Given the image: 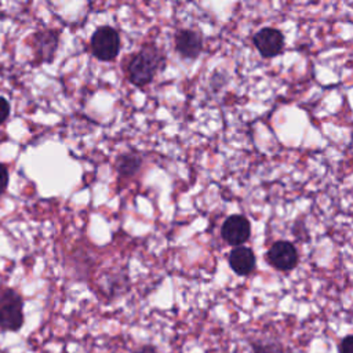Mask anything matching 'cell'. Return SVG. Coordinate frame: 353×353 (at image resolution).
<instances>
[{
  "label": "cell",
  "mask_w": 353,
  "mask_h": 353,
  "mask_svg": "<svg viewBox=\"0 0 353 353\" xmlns=\"http://www.w3.org/2000/svg\"><path fill=\"white\" fill-rule=\"evenodd\" d=\"M165 66L164 52L154 44H145L125 61V74L131 84L145 87L149 84L156 73Z\"/></svg>",
  "instance_id": "obj_1"
},
{
  "label": "cell",
  "mask_w": 353,
  "mask_h": 353,
  "mask_svg": "<svg viewBox=\"0 0 353 353\" xmlns=\"http://www.w3.org/2000/svg\"><path fill=\"white\" fill-rule=\"evenodd\" d=\"M23 324V301L12 288L0 290V328L18 331Z\"/></svg>",
  "instance_id": "obj_2"
},
{
  "label": "cell",
  "mask_w": 353,
  "mask_h": 353,
  "mask_svg": "<svg viewBox=\"0 0 353 353\" xmlns=\"http://www.w3.org/2000/svg\"><path fill=\"white\" fill-rule=\"evenodd\" d=\"M91 51L99 61H113L121 47L120 33L112 26H99L91 36Z\"/></svg>",
  "instance_id": "obj_3"
},
{
  "label": "cell",
  "mask_w": 353,
  "mask_h": 353,
  "mask_svg": "<svg viewBox=\"0 0 353 353\" xmlns=\"http://www.w3.org/2000/svg\"><path fill=\"white\" fill-rule=\"evenodd\" d=\"M266 259L274 269L287 272L298 265V251L292 243L279 240L268 250Z\"/></svg>",
  "instance_id": "obj_4"
},
{
  "label": "cell",
  "mask_w": 353,
  "mask_h": 353,
  "mask_svg": "<svg viewBox=\"0 0 353 353\" xmlns=\"http://www.w3.org/2000/svg\"><path fill=\"white\" fill-rule=\"evenodd\" d=\"M250 234H251L250 221L244 215H239V214L228 216L221 228L222 239L233 247L243 245L250 239Z\"/></svg>",
  "instance_id": "obj_5"
},
{
  "label": "cell",
  "mask_w": 353,
  "mask_h": 353,
  "mask_svg": "<svg viewBox=\"0 0 353 353\" xmlns=\"http://www.w3.org/2000/svg\"><path fill=\"white\" fill-rule=\"evenodd\" d=\"M174 43L176 52L183 59H196L203 51V34L190 28L176 30Z\"/></svg>",
  "instance_id": "obj_6"
},
{
  "label": "cell",
  "mask_w": 353,
  "mask_h": 353,
  "mask_svg": "<svg viewBox=\"0 0 353 353\" xmlns=\"http://www.w3.org/2000/svg\"><path fill=\"white\" fill-rule=\"evenodd\" d=\"M254 46L263 58H273L284 48V36L279 29L262 28L252 37Z\"/></svg>",
  "instance_id": "obj_7"
},
{
  "label": "cell",
  "mask_w": 353,
  "mask_h": 353,
  "mask_svg": "<svg viewBox=\"0 0 353 353\" xmlns=\"http://www.w3.org/2000/svg\"><path fill=\"white\" fill-rule=\"evenodd\" d=\"M59 33L57 30H39L32 36V48L39 63L51 62L58 48Z\"/></svg>",
  "instance_id": "obj_8"
},
{
  "label": "cell",
  "mask_w": 353,
  "mask_h": 353,
  "mask_svg": "<svg viewBox=\"0 0 353 353\" xmlns=\"http://www.w3.org/2000/svg\"><path fill=\"white\" fill-rule=\"evenodd\" d=\"M255 254L251 248L240 245L234 247L229 254V266L239 276H248L255 269Z\"/></svg>",
  "instance_id": "obj_9"
},
{
  "label": "cell",
  "mask_w": 353,
  "mask_h": 353,
  "mask_svg": "<svg viewBox=\"0 0 353 353\" xmlns=\"http://www.w3.org/2000/svg\"><path fill=\"white\" fill-rule=\"evenodd\" d=\"M142 165V157L138 153H124L116 159V170L120 176H132Z\"/></svg>",
  "instance_id": "obj_10"
},
{
  "label": "cell",
  "mask_w": 353,
  "mask_h": 353,
  "mask_svg": "<svg viewBox=\"0 0 353 353\" xmlns=\"http://www.w3.org/2000/svg\"><path fill=\"white\" fill-rule=\"evenodd\" d=\"M8 170L4 164L0 163V196L7 190L8 186Z\"/></svg>",
  "instance_id": "obj_11"
},
{
  "label": "cell",
  "mask_w": 353,
  "mask_h": 353,
  "mask_svg": "<svg viewBox=\"0 0 353 353\" xmlns=\"http://www.w3.org/2000/svg\"><path fill=\"white\" fill-rule=\"evenodd\" d=\"M10 116V102L4 98L0 97V124H3Z\"/></svg>",
  "instance_id": "obj_12"
},
{
  "label": "cell",
  "mask_w": 353,
  "mask_h": 353,
  "mask_svg": "<svg viewBox=\"0 0 353 353\" xmlns=\"http://www.w3.org/2000/svg\"><path fill=\"white\" fill-rule=\"evenodd\" d=\"M339 353H353V335H347L339 342Z\"/></svg>",
  "instance_id": "obj_13"
},
{
  "label": "cell",
  "mask_w": 353,
  "mask_h": 353,
  "mask_svg": "<svg viewBox=\"0 0 353 353\" xmlns=\"http://www.w3.org/2000/svg\"><path fill=\"white\" fill-rule=\"evenodd\" d=\"M134 353H157V350H156V347L152 346V345H143V346L135 349Z\"/></svg>",
  "instance_id": "obj_14"
}]
</instances>
